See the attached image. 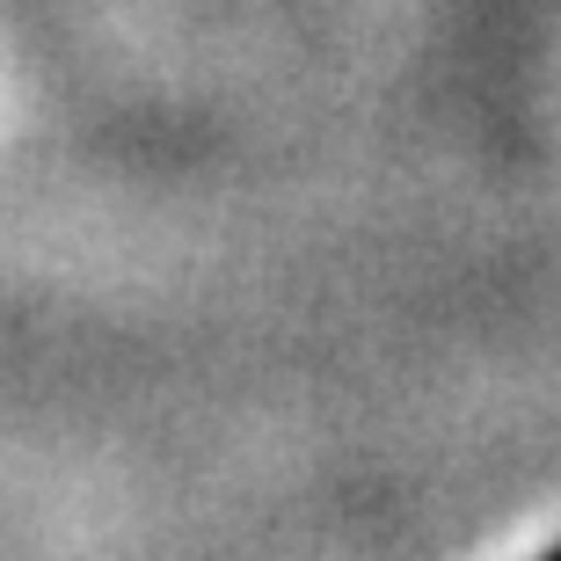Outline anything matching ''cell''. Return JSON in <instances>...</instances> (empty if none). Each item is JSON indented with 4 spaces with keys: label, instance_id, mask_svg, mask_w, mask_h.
<instances>
[{
    "label": "cell",
    "instance_id": "obj_1",
    "mask_svg": "<svg viewBox=\"0 0 561 561\" xmlns=\"http://www.w3.org/2000/svg\"><path fill=\"white\" fill-rule=\"evenodd\" d=\"M540 561H561V540H554V547H547V554H540Z\"/></svg>",
    "mask_w": 561,
    "mask_h": 561
}]
</instances>
